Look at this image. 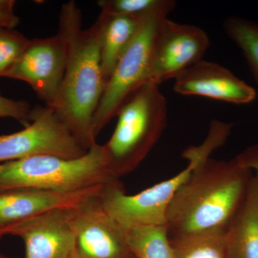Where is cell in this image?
Returning <instances> with one entry per match:
<instances>
[{"label": "cell", "instance_id": "obj_1", "mask_svg": "<svg viewBox=\"0 0 258 258\" xmlns=\"http://www.w3.org/2000/svg\"><path fill=\"white\" fill-rule=\"evenodd\" d=\"M57 33L67 45V61L56 113L85 150L97 144L93 117L104 91L98 21L82 28L81 10L74 1L62 5Z\"/></svg>", "mask_w": 258, "mask_h": 258}, {"label": "cell", "instance_id": "obj_2", "mask_svg": "<svg viewBox=\"0 0 258 258\" xmlns=\"http://www.w3.org/2000/svg\"><path fill=\"white\" fill-rule=\"evenodd\" d=\"M252 171L235 159L200 163L171 200L169 236L227 229L247 191Z\"/></svg>", "mask_w": 258, "mask_h": 258}, {"label": "cell", "instance_id": "obj_3", "mask_svg": "<svg viewBox=\"0 0 258 258\" xmlns=\"http://www.w3.org/2000/svg\"><path fill=\"white\" fill-rule=\"evenodd\" d=\"M112 174L104 144L81 157L37 156L0 164V191L17 189L76 191L119 182Z\"/></svg>", "mask_w": 258, "mask_h": 258}, {"label": "cell", "instance_id": "obj_4", "mask_svg": "<svg viewBox=\"0 0 258 258\" xmlns=\"http://www.w3.org/2000/svg\"><path fill=\"white\" fill-rule=\"evenodd\" d=\"M116 116V126L104 144L115 177L135 170L167 125V102L159 85L144 83L125 99Z\"/></svg>", "mask_w": 258, "mask_h": 258}, {"label": "cell", "instance_id": "obj_5", "mask_svg": "<svg viewBox=\"0 0 258 258\" xmlns=\"http://www.w3.org/2000/svg\"><path fill=\"white\" fill-rule=\"evenodd\" d=\"M175 5V2L170 0L165 6L142 18L138 31L120 56L97 107L93 121L96 137L116 116L125 99L137 88L149 82L158 32L163 20Z\"/></svg>", "mask_w": 258, "mask_h": 258}, {"label": "cell", "instance_id": "obj_6", "mask_svg": "<svg viewBox=\"0 0 258 258\" xmlns=\"http://www.w3.org/2000/svg\"><path fill=\"white\" fill-rule=\"evenodd\" d=\"M187 161L179 174L137 195H127L120 181L108 185L99 198L102 208L126 229L166 225L168 209L176 191L203 162L195 158Z\"/></svg>", "mask_w": 258, "mask_h": 258}, {"label": "cell", "instance_id": "obj_7", "mask_svg": "<svg viewBox=\"0 0 258 258\" xmlns=\"http://www.w3.org/2000/svg\"><path fill=\"white\" fill-rule=\"evenodd\" d=\"M31 118L23 130L0 135V164L43 155L77 159L87 152L54 108L37 107Z\"/></svg>", "mask_w": 258, "mask_h": 258}, {"label": "cell", "instance_id": "obj_8", "mask_svg": "<svg viewBox=\"0 0 258 258\" xmlns=\"http://www.w3.org/2000/svg\"><path fill=\"white\" fill-rule=\"evenodd\" d=\"M67 61V45L63 37L30 40L28 47L5 74L4 78L28 83L45 106L55 109Z\"/></svg>", "mask_w": 258, "mask_h": 258}, {"label": "cell", "instance_id": "obj_9", "mask_svg": "<svg viewBox=\"0 0 258 258\" xmlns=\"http://www.w3.org/2000/svg\"><path fill=\"white\" fill-rule=\"evenodd\" d=\"M209 46L210 39L203 29L164 19L154 46L149 82L160 86L175 79L203 60Z\"/></svg>", "mask_w": 258, "mask_h": 258}, {"label": "cell", "instance_id": "obj_10", "mask_svg": "<svg viewBox=\"0 0 258 258\" xmlns=\"http://www.w3.org/2000/svg\"><path fill=\"white\" fill-rule=\"evenodd\" d=\"M99 198L76 210L74 258H135L127 229L102 208Z\"/></svg>", "mask_w": 258, "mask_h": 258}, {"label": "cell", "instance_id": "obj_11", "mask_svg": "<svg viewBox=\"0 0 258 258\" xmlns=\"http://www.w3.org/2000/svg\"><path fill=\"white\" fill-rule=\"evenodd\" d=\"M77 209H57L31 217L12 225L5 236L23 241L25 258H74Z\"/></svg>", "mask_w": 258, "mask_h": 258}, {"label": "cell", "instance_id": "obj_12", "mask_svg": "<svg viewBox=\"0 0 258 258\" xmlns=\"http://www.w3.org/2000/svg\"><path fill=\"white\" fill-rule=\"evenodd\" d=\"M108 185L69 192L32 189L0 191V239L7 229L18 222L57 209L81 208L101 197Z\"/></svg>", "mask_w": 258, "mask_h": 258}, {"label": "cell", "instance_id": "obj_13", "mask_svg": "<svg viewBox=\"0 0 258 258\" xmlns=\"http://www.w3.org/2000/svg\"><path fill=\"white\" fill-rule=\"evenodd\" d=\"M174 90L183 96L207 97L243 105L255 99V90L216 62L200 60L174 79Z\"/></svg>", "mask_w": 258, "mask_h": 258}, {"label": "cell", "instance_id": "obj_14", "mask_svg": "<svg viewBox=\"0 0 258 258\" xmlns=\"http://www.w3.org/2000/svg\"><path fill=\"white\" fill-rule=\"evenodd\" d=\"M226 237L229 258H258V174L251 176Z\"/></svg>", "mask_w": 258, "mask_h": 258}, {"label": "cell", "instance_id": "obj_15", "mask_svg": "<svg viewBox=\"0 0 258 258\" xmlns=\"http://www.w3.org/2000/svg\"><path fill=\"white\" fill-rule=\"evenodd\" d=\"M142 18L102 13L98 17L97 21L101 29V66L105 84L138 31Z\"/></svg>", "mask_w": 258, "mask_h": 258}, {"label": "cell", "instance_id": "obj_16", "mask_svg": "<svg viewBox=\"0 0 258 258\" xmlns=\"http://www.w3.org/2000/svg\"><path fill=\"white\" fill-rule=\"evenodd\" d=\"M227 229L169 236L174 258H229Z\"/></svg>", "mask_w": 258, "mask_h": 258}, {"label": "cell", "instance_id": "obj_17", "mask_svg": "<svg viewBox=\"0 0 258 258\" xmlns=\"http://www.w3.org/2000/svg\"><path fill=\"white\" fill-rule=\"evenodd\" d=\"M135 258H174L166 225L127 229Z\"/></svg>", "mask_w": 258, "mask_h": 258}, {"label": "cell", "instance_id": "obj_18", "mask_svg": "<svg viewBox=\"0 0 258 258\" xmlns=\"http://www.w3.org/2000/svg\"><path fill=\"white\" fill-rule=\"evenodd\" d=\"M223 27L229 38L242 51L258 83V23L239 17H230L225 20Z\"/></svg>", "mask_w": 258, "mask_h": 258}, {"label": "cell", "instance_id": "obj_19", "mask_svg": "<svg viewBox=\"0 0 258 258\" xmlns=\"http://www.w3.org/2000/svg\"><path fill=\"white\" fill-rule=\"evenodd\" d=\"M170 0H100L102 14L142 18L165 6Z\"/></svg>", "mask_w": 258, "mask_h": 258}, {"label": "cell", "instance_id": "obj_20", "mask_svg": "<svg viewBox=\"0 0 258 258\" xmlns=\"http://www.w3.org/2000/svg\"><path fill=\"white\" fill-rule=\"evenodd\" d=\"M30 39L14 29L0 28V79L28 47Z\"/></svg>", "mask_w": 258, "mask_h": 258}, {"label": "cell", "instance_id": "obj_21", "mask_svg": "<svg viewBox=\"0 0 258 258\" xmlns=\"http://www.w3.org/2000/svg\"><path fill=\"white\" fill-rule=\"evenodd\" d=\"M32 112L28 102L11 99L0 93V118H14L26 127L31 123Z\"/></svg>", "mask_w": 258, "mask_h": 258}, {"label": "cell", "instance_id": "obj_22", "mask_svg": "<svg viewBox=\"0 0 258 258\" xmlns=\"http://www.w3.org/2000/svg\"><path fill=\"white\" fill-rule=\"evenodd\" d=\"M15 4V0H0V28L14 29L20 23Z\"/></svg>", "mask_w": 258, "mask_h": 258}, {"label": "cell", "instance_id": "obj_23", "mask_svg": "<svg viewBox=\"0 0 258 258\" xmlns=\"http://www.w3.org/2000/svg\"><path fill=\"white\" fill-rule=\"evenodd\" d=\"M235 159L241 166L254 170L258 174V143L246 148L237 154Z\"/></svg>", "mask_w": 258, "mask_h": 258}, {"label": "cell", "instance_id": "obj_24", "mask_svg": "<svg viewBox=\"0 0 258 258\" xmlns=\"http://www.w3.org/2000/svg\"><path fill=\"white\" fill-rule=\"evenodd\" d=\"M0 258H9V257H7V256L5 255L4 254L1 253V252H0Z\"/></svg>", "mask_w": 258, "mask_h": 258}]
</instances>
